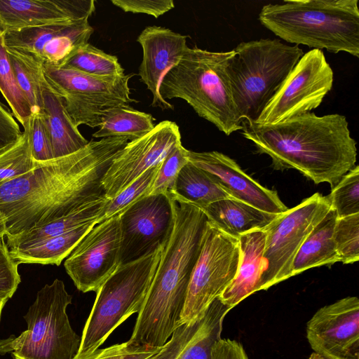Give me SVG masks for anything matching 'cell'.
Segmentation results:
<instances>
[{
    "instance_id": "7bdbcfd3",
    "label": "cell",
    "mask_w": 359,
    "mask_h": 359,
    "mask_svg": "<svg viewBox=\"0 0 359 359\" xmlns=\"http://www.w3.org/2000/svg\"><path fill=\"white\" fill-rule=\"evenodd\" d=\"M210 359H249L243 345L236 340H217L212 349Z\"/></svg>"
},
{
    "instance_id": "7a4b0ae2",
    "label": "cell",
    "mask_w": 359,
    "mask_h": 359,
    "mask_svg": "<svg viewBox=\"0 0 359 359\" xmlns=\"http://www.w3.org/2000/svg\"><path fill=\"white\" fill-rule=\"evenodd\" d=\"M241 134L273 169H296L333 188L355 165L356 142L345 116L307 112L274 124L242 123Z\"/></svg>"
},
{
    "instance_id": "44dd1931",
    "label": "cell",
    "mask_w": 359,
    "mask_h": 359,
    "mask_svg": "<svg viewBox=\"0 0 359 359\" xmlns=\"http://www.w3.org/2000/svg\"><path fill=\"white\" fill-rule=\"evenodd\" d=\"M230 309L216 299L203 316L177 327L171 338L147 359H210L221 338L224 319Z\"/></svg>"
},
{
    "instance_id": "d6a6232c",
    "label": "cell",
    "mask_w": 359,
    "mask_h": 359,
    "mask_svg": "<svg viewBox=\"0 0 359 359\" xmlns=\"http://www.w3.org/2000/svg\"><path fill=\"white\" fill-rule=\"evenodd\" d=\"M161 163L144 172L114 198L108 200L102 209L97 224L121 214L138 200L149 195Z\"/></svg>"
},
{
    "instance_id": "4dcf8cb0",
    "label": "cell",
    "mask_w": 359,
    "mask_h": 359,
    "mask_svg": "<svg viewBox=\"0 0 359 359\" xmlns=\"http://www.w3.org/2000/svg\"><path fill=\"white\" fill-rule=\"evenodd\" d=\"M62 67L95 76L125 74L116 56L107 54L89 43L79 48Z\"/></svg>"
},
{
    "instance_id": "ee69618b",
    "label": "cell",
    "mask_w": 359,
    "mask_h": 359,
    "mask_svg": "<svg viewBox=\"0 0 359 359\" xmlns=\"http://www.w3.org/2000/svg\"><path fill=\"white\" fill-rule=\"evenodd\" d=\"M6 236V226L4 217L0 211V239Z\"/></svg>"
},
{
    "instance_id": "8d00e7d4",
    "label": "cell",
    "mask_w": 359,
    "mask_h": 359,
    "mask_svg": "<svg viewBox=\"0 0 359 359\" xmlns=\"http://www.w3.org/2000/svg\"><path fill=\"white\" fill-rule=\"evenodd\" d=\"M189 150L185 149L182 143L175 146L163 159L151 194H167L171 193L175 183L182 168L189 161Z\"/></svg>"
},
{
    "instance_id": "f546056e",
    "label": "cell",
    "mask_w": 359,
    "mask_h": 359,
    "mask_svg": "<svg viewBox=\"0 0 359 359\" xmlns=\"http://www.w3.org/2000/svg\"><path fill=\"white\" fill-rule=\"evenodd\" d=\"M17 82L31 104L34 112L39 111L41 86L45 79L43 64L32 55L6 48Z\"/></svg>"
},
{
    "instance_id": "4316f807",
    "label": "cell",
    "mask_w": 359,
    "mask_h": 359,
    "mask_svg": "<svg viewBox=\"0 0 359 359\" xmlns=\"http://www.w3.org/2000/svg\"><path fill=\"white\" fill-rule=\"evenodd\" d=\"M107 201L108 199L104 196L65 217L32 229L17 236L6 238L7 248L28 245L46 238L61 235L90 222H97Z\"/></svg>"
},
{
    "instance_id": "ba28073f",
    "label": "cell",
    "mask_w": 359,
    "mask_h": 359,
    "mask_svg": "<svg viewBox=\"0 0 359 359\" xmlns=\"http://www.w3.org/2000/svg\"><path fill=\"white\" fill-rule=\"evenodd\" d=\"M72 300L62 280L45 285L23 317L27 329L18 337L0 339V355L11 353L13 359H73L81 337L67 313Z\"/></svg>"
},
{
    "instance_id": "603a6c76",
    "label": "cell",
    "mask_w": 359,
    "mask_h": 359,
    "mask_svg": "<svg viewBox=\"0 0 359 359\" xmlns=\"http://www.w3.org/2000/svg\"><path fill=\"white\" fill-rule=\"evenodd\" d=\"M39 111L51 142L53 158L73 154L89 142L72 122L61 97L45 79L41 86Z\"/></svg>"
},
{
    "instance_id": "5bb4252c",
    "label": "cell",
    "mask_w": 359,
    "mask_h": 359,
    "mask_svg": "<svg viewBox=\"0 0 359 359\" xmlns=\"http://www.w3.org/2000/svg\"><path fill=\"white\" fill-rule=\"evenodd\" d=\"M181 143L179 126L170 121H161L145 135L128 141L102 177L104 197L114 198Z\"/></svg>"
},
{
    "instance_id": "52a82bcc",
    "label": "cell",
    "mask_w": 359,
    "mask_h": 359,
    "mask_svg": "<svg viewBox=\"0 0 359 359\" xmlns=\"http://www.w3.org/2000/svg\"><path fill=\"white\" fill-rule=\"evenodd\" d=\"M163 245L136 260L119 265L98 289L73 359L90 356L117 327L140 311L158 265Z\"/></svg>"
},
{
    "instance_id": "2e32d148",
    "label": "cell",
    "mask_w": 359,
    "mask_h": 359,
    "mask_svg": "<svg viewBox=\"0 0 359 359\" xmlns=\"http://www.w3.org/2000/svg\"><path fill=\"white\" fill-rule=\"evenodd\" d=\"M314 352L334 359H359V300L346 297L320 308L308 321Z\"/></svg>"
},
{
    "instance_id": "60d3db41",
    "label": "cell",
    "mask_w": 359,
    "mask_h": 359,
    "mask_svg": "<svg viewBox=\"0 0 359 359\" xmlns=\"http://www.w3.org/2000/svg\"><path fill=\"white\" fill-rule=\"evenodd\" d=\"M111 4L124 12L144 13L158 18L172 9V0H111Z\"/></svg>"
},
{
    "instance_id": "6da1fadb",
    "label": "cell",
    "mask_w": 359,
    "mask_h": 359,
    "mask_svg": "<svg viewBox=\"0 0 359 359\" xmlns=\"http://www.w3.org/2000/svg\"><path fill=\"white\" fill-rule=\"evenodd\" d=\"M127 137L90 140L81 149L36 162L26 175L0 186L6 237L65 217L104 196L102 180Z\"/></svg>"
},
{
    "instance_id": "b9f144b4",
    "label": "cell",
    "mask_w": 359,
    "mask_h": 359,
    "mask_svg": "<svg viewBox=\"0 0 359 359\" xmlns=\"http://www.w3.org/2000/svg\"><path fill=\"white\" fill-rule=\"evenodd\" d=\"M22 133L11 111L0 101V153L15 144Z\"/></svg>"
},
{
    "instance_id": "f6af8a7d",
    "label": "cell",
    "mask_w": 359,
    "mask_h": 359,
    "mask_svg": "<svg viewBox=\"0 0 359 359\" xmlns=\"http://www.w3.org/2000/svg\"><path fill=\"white\" fill-rule=\"evenodd\" d=\"M309 359H334L333 358L328 357L325 355H323L322 353L313 352Z\"/></svg>"
},
{
    "instance_id": "4fadbf2b",
    "label": "cell",
    "mask_w": 359,
    "mask_h": 359,
    "mask_svg": "<svg viewBox=\"0 0 359 359\" xmlns=\"http://www.w3.org/2000/svg\"><path fill=\"white\" fill-rule=\"evenodd\" d=\"M120 214L96 224L65 262V268L82 292H97L120 265Z\"/></svg>"
},
{
    "instance_id": "83f0119b",
    "label": "cell",
    "mask_w": 359,
    "mask_h": 359,
    "mask_svg": "<svg viewBox=\"0 0 359 359\" xmlns=\"http://www.w3.org/2000/svg\"><path fill=\"white\" fill-rule=\"evenodd\" d=\"M201 209L231 196L203 170L189 162L180 170L170 193Z\"/></svg>"
},
{
    "instance_id": "bcb514c9",
    "label": "cell",
    "mask_w": 359,
    "mask_h": 359,
    "mask_svg": "<svg viewBox=\"0 0 359 359\" xmlns=\"http://www.w3.org/2000/svg\"><path fill=\"white\" fill-rule=\"evenodd\" d=\"M8 300V299L0 298V318H1L2 309Z\"/></svg>"
},
{
    "instance_id": "9a60e30c",
    "label": "cell",
    "mask_w": 359,
    "mask_h": 359,
    "mask_svg": "<svg viewBox=\"0 0 359 359\" xmlns=\"http://www.w3.org/2000/svg\"><path fill=\"white\" fill-rule=\"evenodd\" d=\"M173 220L170 196L151 194L120 214V265L136 260L163 244Z\"/></svg>"
},
{
    "instance_id": "836d02e7",
    "label": "cell",
    "mask_w": 359,
    "mask_h": 359,
    "mask_svg": "<svg viewBox=\"0 0 359 359\" xmlns=\"http://www.w3.org/2000/svg\"><path fill=\"white\" fill-rule=\"evenodd\" d=\"M34 167L28 137L23 131L15 144L0 153V186L26 175Z\"/></svg>"
},
{
    "instance_id": "277c9868",
    "label": "cell",
    "mask_w": 359,
    "mask_h": 359,
    "mask_svg": "<svg viewBox=\"0 0 359 359\" xmlns=\"http://www.w3.org/2000/svg\"><path fill=\"white\" fill-rule=\"evenodd\" d=\"M358 0H284L264 5L260 23L290 43L359 57Z\"/></svg>"
},
{
    "instance_id": "5b68a950",
    "label": "cell",
    "mask_w": 359,
    "mask_h": 359,
    "mask_svg": "<svg viewBox=\"0 0 359 359\" xmlns=\"http://www.w3.org/2000/svg\"><path fill=\"white\" fill-rule=\"evenodd\" d=\"M233 50L214 52L187 48L179 62L163 77L159 93L165 100L187 102L201 118L226 135L242 129L226 74Z\"/></svg>"
},
{
    "instance_id": "8992f818",
    "label": "cell",
    "mask_w": 359,
    "mask_h": 359,
    "mask_svg": "<svg viewBox=\"0 0 359 359\" xmlns=\"http://www.w3.org/2000/svg\"><path fill=\"white\" fill-rule=\"evenodd\" d=\"M233 51L226 68L233 100L242 123H254L304 51L277 39L241 42Z\"/></svg>"
},
{
    "instance_id": "ac0fdd59",
    "label": "cell",
    "mask_w": 359,
    "mask_h": 359,
    "mask_svg": "<svg viewBox=\"0 0 359 359\" xmlns=\"http://www.w3.org/2000/svg\"><path fill=\"white\" fill-rule=\"evenodd\" d=\"M189 161L208 173L231 198L276 215L288 209L276 191L262 186L221 152L189 151Z\"/></svg>"
},
{
    "instance_id": "ffe728a7",
    "label": "cell",
    "mask_w": 359,
    "mask_h": 359,
    "mask_svg": "<svg viewBox=\"0 0 359 359\" xmlns=\"http://www.w3.org/2000/svg\"><path fill=\"white\" fill-rule=\"evenodd\" d=\"M94 0H0L4 32L89 19Z\"/></svg>"
},
{
    "instance_id": "7dc6e473",
    "label": "cell",
    "mask_w": 359,
    "mask_h": 359,
    "mask_svg": "<svg viewBox=\"0 0 359 359\" xmlns=\"http://www.w3.org/2000/svg\"><path fill=\"white\" fill-rule=\"evenodd\" d=\"M3 34H4V31L0 27V37L2 36Z\"/></svg>"
},
{
    "instance_id": "d4e9b609",
    "label": "cell",
    "mask_w": 359,
    "mask_h": 359,
    "mask_svg": "<svg viewBox=\"0 0 359 359\" xmlns=\"http://www.w3.org/2000/svg\"><path fill=\"white\" fill-rule=\"evenodd\" d=\"M337 216L330 208L314 227L298 250L292 267V276L307 269L339 262L333 233Z\"/></svg>"
},
{
    "instance_id": "cb8c5ba5",
    "label": "cell",
    "mask_w": 359,
    "mask_h": 359,
    "mask_svg": "<svg viewBox=\"0 0 359 359\" xmlns=\"http://www.w3.org/2000/svg\"><path fill=\"white\" fill-rule=\"evenodd\" d=\"M201 210L210 222L235 238L250 231L263 229L278 215L231 197L213 202Z\"/></svg>"
},
{
    "instance_id": "7402d4cb",
    "label": "cell",
    "mask_w": 359,
    "mask_h": 359,
    "mask_svg": "<svg viewBox=\"0 0 359 359\" xmlns=\"http://www.w3.org/2000/svg\"><path fill=\"white\" fill-rule=\"evenodd\" d=\"M238 238L240 247L238 270L233 280L218 297L230 310L259 291L266 233L264 229H256Z\"/></svg>"
},
{
    "instance_id": "f35d334b",
    "label": "cell",
    "mask_w": 359,
    "mask_h": 359,
    "mask_svg": "<svg viewBox=\"0 0 359 359\" xmlns=\"http://www.w3.org/2000/svg\"><path fill=\"white\" fill-rule=\"evenodd\" d=\"M160 348H153L128 340L105 348H98L84 359H147Z\"/></svg>"
},
{
    "instance_id": "30bf717a",
    "label": "cell",
    "mask_w": 359,
    "mask_h": 359,
    "mask_svg": "<svg viewBox=\"0 0 359 359\" xmlns=\"http://www.w3.org/2000/svg\"><path fill=\"white\" fill-rule=\"evenodd\" d=\"M330 208L329 196L316 193L278 215L263 229L266 241L259 291L292 276V264L298 250Z\"/></svg>"
},
{
    "instance_id": "ab89813d",
    "label": "cell",
    "mask_w": 359,
    "mask_h": 359,
    "mask_svg": "<svg viewBox=\"0 0 359 359\" xmlns=\"http://www.w3.org/2000/svg\"><path fill=\"white\" fill-rule=\"evenodd\" d=\"M18 264L8 252L4 238L0 239V298L10 299L20 283Z\"/></svg>"
},
{
    "instance_id": "f1b7e54d",
    "label": "cell",
    "mask_w": 359,
    "mask_h": 359,
    "mask_svg": "<svg viewBox=\"0 0 359 359\" xmlns=\"http://www.w3.org/2000/svg\"><path fill=\"white\" fill-rule=\"evenodd\" d=\"M154 127V118L150 114L138 111L129 105L120 106L107 111L99 130L93 134V137H127L131 141L145 135Z\"/></svg>"
},
{
    "instance_id": "e0dca14e",
    "label": "cell",
    "mask_w": 359,
    "mask_h": 359,
    "mask_svg": "<svg viewBox=\"0 0 359 359\" xmlns=\"http://www.w3.org/2000/svg\"><path fill=\"white\" fill-rule=\"evenodd\" d=\"M88 19L4 32L6 48L28 53L43 65L62 67L93 33Z\"/></svg>"
},
{
    "instance_id": "3957f363",
    "label": "cell",
    "mask_w": 359,
    "mask_h": 359,
    "mask_svg": "<svg viewBox=\"0 0 359 359\" xmlns=\"http://www.w3.org/2000/svg\"><path fill=\"white\" fill-rule=\"evenodd\" d=\"M173 220L130 340L162 347L180 326L208 221L198 207L169 194Z\"/></svg>"
},
{
    "instance_id": "484cf974",
    "label": "cell",
    "mask_w": 359,
    "mask_h": 359,
    "mask_svg": "<svg viewBox=\"0 0 359 359\" xmlns=\"http://www.w3.org/2000/svg\"><path fill=\"white\" fill-rule=\"evenodd\" d=\"M96 224V221H93L61 235L8 250L11 258L18 264H41L59 266Z\"/></svg>"
},
{
    "instance_id": "7c38bea8",
    "label": "cell",
    "mask_w": 359,
    "mask_h": 359,
    "mask_svg": "<svg viewBox=\"0 0 359 359\" xmlns=\"http://www.w3.org/2000/svg\"><path fill=\"white\" fill-rule=\"evenodd\" d=\"M334 73L322 50L304 53L255 123L274 124L311 112L332 90Z\"/></svg>"
},
{
    "instance_id": "d6986e66",
    "label": "cell",
    "mask_w": 359,
    "mask_h": 359,
    "mask_svg": "<svg viewBox=\"0 0 359 359\" xmlns=\"http://www.w3.org/2000/svg\"><path fill=\"white\" fill-rule=\"evenodd\" d=\"M188 36L161 26H149L137 39L142 49V60L138 75L152 94L151 106L162 110L173 109V105L159 93L162 80L167 72L181 60Z\"/></svg>"
},
{
    "instance_id": "8fae6325",
    "label": "cell",
    "mask_w": 359,
    "mask_h": 359,
    "mask_svg": "<svg viewBox=\"0 0 359 359\" xmlns=\"http://www.w3.org/2000/svg\"><path fill=\"white\" fill-rule=\"evenodd\" d=\"M239 258L238 238L226 233L208 219L180 325L203 316L233 280Z\"/></svg>"
},
{
    "instance_id": "9c48e42d",
    "label": "cell",
    "mask_w": 359,
    "mask_h": 359,
    "mask_svg": "<svg viewBox=\"0 0 359 359\" xmlns=\"http://www.w3.org/2000/svg\"><path fill=\"white\" fill-rule=\"evenodd\" d=\"M43 74L76 127H99L109 110L138 102L130 97L128 83L133 74L95 76L48 65H43Z\"/></svg>"
},
{
    "instance_id": "d590c367",
    "label": "cell",
    "mask_w": 359,
    "mask_h": 359,
    "mask_svg": "<svg viewBox=\"0 0 359 359\" xmlns=\"http://www.w3.org/2000/svg\"><path fill=\"white\" fill-rule=\"evenodd\" d=\"M339 262L352 264L359 260V213L337 218L333 233Z\"/></svg>"
},
{
    "instance_id": "1f68e13d",
    "label": "cell",
    "mask_w": 359,
    "mask_h": 359,
    "mask_svg": "<svg viewBox=\"0 0 359 359\" xmlns=\"http://www.w3.org/2000/svg\"><path fill=\"white\" fill-rule=\"evenodd\" d=\"M0 92L11 107L13 116L24 127L32 116L34 110L20 89L12 70L4 34L0 37Z\"/></svg>"
},
{
    "instance_id": "74e56055",
    "label": "cell",
    "mask_w": 359,
    "mask_h": 359,
    "mask_svg": "<svg viewBox=\"0 0 359 359\" xmlns=\"http://www.w3.org/2000/svg\"><path fill=\"white\" fill-rule=\"evenodd\" d=\"M23 128L34 161L45 162L53 159L51 142L39 111L33 113Z\"/></svg>"
},
{
    "instance_id": "e575fe53",
    "label": "cell",
    "mask_w": 359,
    "mask_h": 359,
    "mask_svg": "<svg viewBox=\"0 0 359 359\" xmlns=\"http://www.w3.org/2000/svg\"><path fill=\"white\" fill-rule=\"evenodd\" d=\"M328 196L337 218L359 213V167L344 175Z\"/></svg>"
}]
</instances>
